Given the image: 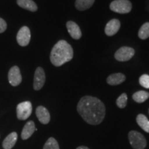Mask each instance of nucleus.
Here are the masks:
<instances>
[{
	"mask_svg": "<svg viewBox=\"0 0 149 149\" xmlns=\"http://www.w3.org/2000/svg\"><path fill=\"white\" fill-rule=\"evenodd\" d=\"M73 49L65 40H59L52 49L50 59L55 66H61L73 58Z\"/></svg>",
	"mask_w": 149,
	"mask_h": 149,
	"instance_id": "obj_2",
	"label": "nucleus"
},
{
	"mask_svg": "<svg viewBox=\"0 0 149 149\" xmlns=\"http://www.w3.org/2000/svg\"><path fill=\"white\" fill-rule=\"evenodd\" d=\"M17 3L21 8L31 12L37 10V6L33 0H17Z\"/></svg>",
	"mask_w": 149,
	"mask_h": 149,
	"instance_id": "obj_16",
	"label": "nucleus"
},
{
	"mask_svg": "<svg viewBox=\"0 0 149 149\" xmlns=\"http://www.w3.org/2000/svg\"><path fill=\"white\" fill-rule=\"evenodd\" d=\"M110 9L117 13L126 14L131 10L132 3L129 0H115L110 4Z\"/></svg>",
	"mask_w": 149,
	"mask_h": 149,
	"instance_id": "obj_4",
	"label": "nucleus"
},
{
	"mask_svg": "<svg viewBox=\"0 0 149 149\" xmlns=\"http://www.w3.org/2000/svg\"><path fill=\"white\" fill-rule=\"evenodd\" d=\"M127 95H126V93H122V94L117 99V106L120 108V109H124V108L126 107V104H127Z\"/></svg>",
	"mask_w": 149,
	"mask_h": 149,
	"instance_id": "obj_22",
	"label": "nucleus"
},
{
	"mask_svg": "<svg viewBox=\"0 0 149 149\" xmlns=\"http://www.w3.org/2000/svg\"><path fill=\"white\" fill-rule=\"evenodd\" d=\"M139 82L141 86L145 88H149V75L144 74L139 77Z\"/></svg>",
	"mask_w": 149,
	"mask_h": 149,
	"instance_id": "obj_23",
	"label": "nucleus"
},
{
	"mask_svg": "<svg viewBox=\"0 0 149 149\" xmlns=\"http://www.w3.org/2000/svg\"><path fill=\"white\" fill-rule=\"evenodd\" d=\"M134 55H135V50L133 48L123 46L115 52V58L119 61H126L130 60Z\"/></svg>",
	"mask_w": 149,
	"mask_h": 149,
	"instance_id": "obj_6",
	"label": "nucleus"
},
{
	"mask_svg": "<svg viewBox=\"0 0 149 149\" xmlns=\"http://www.w3.org/2000/svg\"><path fill=\"white\" fill-rule=\"evenodd\" d=\"M126 80V76L122 73H114L110 74L107 77V81L111 86L119 85Z\"/></svg>",
	"mask_w": 149,
	"mask_h": 149,
	"instance_id": "obj_14",
	"label": "nucleus"
},
{
	"mask_svg": "<svg viewBox=\"0 0 149 149\" xmlns=\"http://www.w3.org/2000/svg\"><path fill=\"white\" fill-rule=\"evenodd\" d=\"M36 115L39 121L43 124H47L51 120L49 112L45 107L40 106L36 109Z\"/></svg>",
	"mask_w": 149,
	"mask_h": 149,
	"instance_id": "obj_11",
	"label": "nucleus"
},
{
	"mask_svg": "<svg viewBox=\"0 0 149 149\" xmlns=\"http://www.w3.org/2000/svg\"><path fill=\"white\" fill-rule=\"evenodd\" d=\"M31 40V31L29 27L23 26L19 29L17 35V42L21 46L29 45Z\"/></svg>",
	"mask_w": 149,
	"mask_h": 149,
	"instance_id": "obj_7",
	"label": "nucleus"
},
{
	"mask_svg": "<svg viewBox=\"0 0 149 149\" xmlns=\"http://www.w3.org/2000/svg\"><path fill=\"white\" fill-rule=\"evenodd\" d=\"M33 111L32 104L26 101L19 103L16 109L17 117L19 120H26L31 116Z\"/></svg>",
	"mask_w": 149,
	"mask_h": 149,
	"instance_id": "obj_5",
	"label": "nucleus"
},
{
	"mask_svg": "<svg viewBox=\"0 0 149 149\" xmlns=\"http://www.w3.org/2000/svg\"><path fill=\"white\" fill-rule=\"evenodd\" d=\"M22 77L18 66H15L10 68L8 72V81L13 86H17L22 82Z\"/></svg>",
	"mask_w": 149,
	"mask_h": 149,
	"instance_id": "obj_9",
	"label": "nucleus"
},
{
	"mask_svg": "<svg viewBox=\"0 0 149 149\" xmlns=\"http://www.w3.org/2000/svg\"><path fill=\"white\" fill-rule=\"evenodd\" d=\"M7 29V24L5 20L2 18H0V33H2Z\"/></svg>",
	"mask_w": 149,
	"mask_h": 149,
	"instance_id": "obj_24",
	"label": "nucleus"
},
{
	"mask_svg": "<svg viewBox=\"0 0 149 149\" xmlns=\"http://www.w3.org/2000/svg\"><path fill=\"white\" fill-rule=\"evenodd\" d=\"M35 131V123L33 121H29L26 124H25V126H24L23 130L22 132V138L24 140L28 139L29 137H31V135H33V133Z\"/></svg>",
	"mask_w": 149,
	"mask_h": 149,
	"instance_id": "obj_13",
	"label": "nucleus"
},
{
	"mask_svg": "<svg viewBox=\"0 0 149 149\" xmlns=\"http://www.w3.org/2000/svg\"><path fill=\"white\" fill-rule=\"evenodd\" d=\"M46 81V75L42 67H38L35 72L33 88L35 91H40L44 86Z\"/></svg>",
	"mask_w": 149,
	"mask_h": 149,
	"instance_id": "obj_8",
	"label": "nucleus"
},
{
	"mask_svg": "<svg viewBox=\"0 0 149 149\" xmlns=\"http://www.w3.org/2000/svg\"><path fill=\"white\" fill-rule=\"evenodd\" d=\"M137 124L144 130L145 132L149 133V120L146 116L143 114H139L136 118Z\"/></svg>",
	"mask_w": 149,
	"mask_h": 149,
	"instance_id": "obj_18",
	"label": "nucleus"
},
{
	"mask_svg": "<svg viewBox=\"0 0 149 149\" xmlns=\"http://www.w3.org/2000/svg\"><path fill=\"white\" fill-rule=\"evenodd\" d=\"M43 149H59L58 142L53 137H50L46 141Z\"/></svg>",
	"mask_w": 149,
	"mask_h": 149,
	"instance_id": "obj_21",
	"label": "nucleus"
},
{
	"mask_svg": "<svg viewBox=\"0 0 149 149\" xmlns=\"http://www.w3.org/2000/svg\"><path fill=\"white\" fill-rule=\"evenodd\" d=\"M95 2V0H76L75 8L79 11L86 10L90 8Z\"/></svg>",
	"mask_w": 149,
	"mask_h": 149,
	"instance_id": "obj_17",
	"label": "nucleus"
},
{
	"mask_svg": "<svg viewBox=\"0 0 149 149\" xmlns=\"http://www.w3.org/2000/svg\"><path fill=\"white\" fill-rule=\"evenodd\" d=\"M148 113H149V109H148Z\"/></svg>",
	"mask_w": 149,
	"mask_h": 149,
	"instance_id": "obj_26",
	"label": "nucleus"
},
{
	"mask_svg": "<svg viewBox=\"0 0 149 149\" xmlns=\"http://www.w3.org/2000/svg\"><path fill=\"white\" fill-rule=\"evenodd\" d=\"M66 28L68 32L74 40H79L81 37V31L80 28L75 22L69 21L66 23Z\"/></svg>",
	"mask_w": 149,
	"mask_h": 149,
	"instance_id": "obj_12",
	"label": "nucleus"
},
{
	"mask_svg": "<svg viewBox=\"0 0 149 149\" xmlns=\"http://www.w3.org/2000/svg\"><path fill=\"white\" fill-rule=\"evenodd\" d=\"M149 98V93L144 91H139L134 93L133 99L137 103H143Z\"/></svg>",
	"mask_w": 149,
	"mask_h": 149,
	"instance_id": "obj_19",
	"label": "nucleus"
},
{
	"mask_svg": "<svg viewBox=\"0 0 149 149\" xmlns=\"http://www.w3.org/2000/svg\"><path fill=\"white\" fill-rule=\"evenodd\" d=\"M77 110L83 120L91 125L101 124L106 115V108L103 102L92 96L81 97L77 104Z\"/></svg>",
	"mask_w": 149,
	"mask_h": 149,
	"instance_id": "obj_1",
	"label": "nucleus"
},
{
	"mask_svg": "<svg viewBox=\"0 0 149 149\" xmlns=\"http://www.w3.org/2000/svg\"><path fill=\"white\" fill-rule=\"evenodd\" d=\"M17 140V133L13 132L7 136L3 141L2 146L3 149H11L15 146Z\"/></svg>",
	"mask_w": 149,
	"mask_h": 149,
	"instance_id": "obj_15",
	"label": "nucleus"
},
{
	"mask_svg": "<svg viewBox=\"0 0 149 149\" xmlns=\"http://www.w3.org/2000/svg\"><path fill=\"white\" fill-rule=\"evenodd\" d=\"M76 149H89L88 147H86V146H79V147H77V148Z\"/></svg>",
	"mask_w": 149,
	"mask_h": 149,
	"instance_id": "obj_25",
	"label": "nucleus"
},
{
	"mask_svg": "<svg viewBox=\"0 0 149 149\" xmlns=\"http://www.w3.org/2000/svg\"><path fill=\"white\" fill-rule=\"evenodd\" d=\"M120 22L117 19L110 20L105 27V33L108 36H113L118 32L120 29Z\"/></svg>",
	"mask_w": 149,
	"mask_h": 149,
	"instance_id": "obj_10",
	"label": "nucleus"
},
{
	"mask_svg": "<svg viewBox=\"0 0 149 149\" xmlns=\"http://www.w3.org/2000/svg\"><path fill=\"white\" fill-rule=\"evenodd\" d=\"M138 36L141 40H146L149 37V22L143 24L139 30Z\"/></svg>",
	"mask_w": 149,
	"mask_h": 149,
	"instance_id": "obj_20",
	"label": "nucleus"
},
{
	"mask_svg": "<svg viewBox=\"0 0 149 149\" xmlns=\"http://www.w3.org/2000/svg\"><path fill=\"white\" fill-rule=\"evenodd\" d=\"M128 139L133 149H144L146 147V139L142 134L135 130L128 133Z\"/></svg>",
	"mask_w": 149,
	"mask_h": 149,
	"instance_id": "obj_3",
	"label": "nucleus"
}]
</instances>
